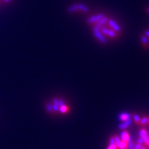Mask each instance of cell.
<instances>
[{
  "mask_svg": "<svg viewBox=\"0 0 149 149\" xmlns=\"http://www.w3.org/2000/svg\"><path fill=\"white\" fill-rule=\"evenodd\" d=\"M147 11H148V13H149V8H148V9H147Z\"/></svg>",
  "mask_w": 149,
  "mask_h": 149,
  "instance_id": "obj_32",
  "label": "cell"
},
{
  "mask_svg": "<svg viewBox=\"0 0 149 149\" xmlns=\"http://www.w3.org/2000/svg\"><path fill=\"white\" fill-rule=\"evenodd\" d=\"M145 34H146L147 36L149 37V31H146V32H145Z\"/></svg>",
  "mask_w": 149,
  "mask_h": 149,
  "instance_id": "obj_28",
  "label": "cell"
},
{
  "mask_svg": "<svg viewBox=\"0 0 149 149\" xmlns=\"http://www.w3.org/2000/svg\"><path fill=\"white\" fill-rule=\"evenodd\" d=\"M148 123V118H143L142 119H141V121H140V124L141 125H146Z\"/></svg>",
  "mask_w": 149,
  "mask_h": 149,
  "instance_id": "obj_15",
  "label": "cell"
},
{
  "mask_svg": "<svg viewBox=\"0 0 149 149\" xmlns=\"http://www.w3.org/2000/svg\"><path fill=\"white\" fill-rule=\"evenodd\" d=\"M94 35L97 39L101 42L102 43H103V44H106L107 43L106 39L102 35V34L100 32V31H95L94 32Z\"/></svg>",
  "mask_w": 149,
  "mask_h": 149,
  "instance_id": "obj_2",
  "label": "cell"
},
{
  "mask_svg": "<svg viewBox=\"0 0 149 149\" xmlns=\"http://www.w3.org/2000/svg\"><path fill=\"white\" fill-rule=\"evenodd\" d=\"M108 35L111 37H115L116 36V33L115 32V31H113V30H109L108 31Z\"/></svg>",
  "mask_w": 149,
  "mask_h": 149,
  "instance_id": "obj_16",
  "label": "cell"
},
{
  "mask_svg": "<svg viewBox=\"0 0 149 149\" xmlns=\"http://www.w3.org/2000/svg\"><path fill=\"white\" fill-rule=\"evenodd\" d=\"M131 122L132 121L130 119L125 120V121H124L123 123H121L120 124H119L118 125V127L119 129H121V130L126 129L129 127V125H130V124H131Z\"/></svg>",
  "mask_w": 149,
  "mask_h": 149,
  "instance_id": "obj_3",
  "label": "cell"
},
{
  "mask_svg": "<svg viewBox=\"0 0 149 149\" xmlns=\"http://www.w3.org/2000/svg\"><path fill=\"white\" fill-rule=\"evenodd\" d=\"M59 111L60 112H61L62 113H65L68 111V108L66 105L60 106L59 108Z\"/></svg>",
  "mask_w": 149,
  "mask_h": 149,
  "instance_id": "obj_12",
  "label": "cell"
},
{
  "mask_svg": "<svg viewBox=\"0 0 149 149\" xmlns=\"http://www.w3.org/2000/svg\"><path fill=\"white\" fill-rule=\"evenodd\" d=\"M95 26H96L99 30H101V29L102 28V26L101 25V24H100V23H98V22H96Z\"/></svg>",
  "mask_w": 149,
  "mask_h": 149,
  "instance_id": "obj_25",
  "label": "cell"
},
{
  "mask_svg": "<svg viewBox=\"0 0 149 149\" xmlns=\"http://www.w3.org/2000/svg\"><path fill=\"white\" fill-rule=\"evenodd\" d=\"M108 21V18L106 16H103L102 17L101 19L99 21V22H97L98 23H100V24H101V25H103V24H104L105 23Z\"/></svg>",
  "mask_w": 149,
  "mask_h": 149,
  "instance_id": "obj_13",
  "label": "cell"
},
{
  "mask_svg": "<svg viewBox=\"0 0 149 149\" xmlns=\"http://www.w3.org/2000/svg\"><path fill=\"white\" fill-rule=\"evenodd\" d=\"M116 145L115 143V139H114V136L111 137L109 139V146H114Z\"/></svg>",
  "mask_w": 149,
  "mask_h": 149,
  "instance_id": "obj_20",
  "label": "cell"
},
{
  "mask_svg": "<svg viewBox=\"0 0 149 149\" xmlns=\"http://www.w3.org/2000/svg\"><path fill=\"white\" fill-rule=\"evenodd\" d=\"M148 147H149V135H148Z\"/></svg>",
  "mask_w": 149,
  "mask_h": 149,
  "instance_id": "obj_30",
  "label": "cell"
},
{
  "mask_svg": "<svg viewBox=\"0 0 149 149\" xmlns=\"http://www.w3.org/2000/svg\"><path fill=\"white\" fill-rule=\"evenodd\" d=\"M128 147V143L127 142L121 141L119 149H127Z\"/></svg>",
  "mask_w": 149,
  "mask_h": 149,
  "instance_id": "obj_11",
  "label": "cell"
},
{
  "mask_svg": "<svg viewBox=\"0 0 149 149\" xmlns=\"http://www.w3.org/2000/svg\"><path fill=\"white\" fill-rule=\"evenodd\" d=\"M58 104H59V106H60V107L65 105V101H64L63 100H60L58 101Z\"/></svg>",
  "mask_w": 149,
  "mask_h": 149,
  "instance_id": "obj_24",
  "label": "cell"
},
{
  "mask_svg": "<svg viewBox=\"0 0 149 149\" xmlns=\"http://www.w3.org/2000/svg\"><path fill=\"white\" fill-rule=\"evenodd\" d=\"M88 23H94L96 22V19H95V16H92L91 17H90L87 20Z\"/></svg>",
  "mask_w": 149,
  "mask_h": 149,
  "instance_id": "obj_18",
  "label": "cell"
},
{
  "mask_svg": "<svg viewBox=\"0 0 149 149\" xmlns=\"http://www.w3.org/2000/svg\"><path fill=\"white\" fill-rule=\"evenodd\" d=\"M101 31H102V33H103L104 35H108L109 29H107V28H102Z\"/></svg>",
  "mask_w": 149,
  "mask_h": 149,
  "instance_id": "obj_21",
  "label": "cell"
},
{
  "mask_svg": "<svg viewBox=\"0 0 149 149\" xmlns=\"http://www.w3.org/2000/svg\"><path fill=\"white\" fill-rule=\"evenodd\" d=\"M141 149H147V148H146V147L142 146V147H141Z\"/></svg>",
  "mask_w": 149,
  "mask_h": 149,
  "instance_id": "obj_29",
  "label": "cell"
},
{
  "mask_svg": "<svg viewBox=\"0 0 149 149\" xmlns=\"http://www.w3.org/2000/svg\"><path fill=\"white\" fill-rule=\"evenodd\" d=\"M141 40H142V43H143L144 45H147V44H148V40H147V37H146V36H142V37H141Z\"/></svg>",
  "mask_w": 149,
  "mask_h": 149,
  "instance_id": "obj_17",
  "label": "cell"
},
{
  "mask_svg": "<svg viewBox=\"0 0 149 149\" xmlns=\"http://www.w3.org/2000/svg\"><path fill=\"white\" fill-rule=\"evenodd\" d=\"M79 10L78 9V4H73V5L69 6L67 8V11L70 13H73L74 11H77Z\"/></svg>",
  "mask_w": 149,
  "mask_h": 149,
  "instance_id": "obj_7",
  "label": "cell"
},
{
  "mask_svg": "<svg viewBox=\"0 0 149 149\" xmlns=\"http://www.w3.org/2000/svg\"><path fill=\"white\" fill-rule=\"evenodd\" d=\"M59 104H58V101L57 99H54V104H53V108L55 111H58L59 110Z\"/></svg>",
  "mask_w": 149,
  "mask_h": 149,
  "instance_id": "obj_8",
  "label": "cell"
},
{
  "mask_svg": "<svg viewBox=\"0 0 149 149\" xmlns=\"http://www.w3.org/2000/svg\"><path fill=\"white\" fill-rule=\"evenodd\" d=\"M127 149H130V148H127Z\"/></svg>",
  "mask_w": 149,
  "mask_h": 149,
  "instance_id": "obj_33",
  "label": "cell"
},
{
  "mask_svg": "<svg viewBox=\"0 0 149 149\" xmlns=\"http://www.w3.org/2000/svg\"><path fill=\"white\" fill-rule=\"evenodd\" d=\"M137 143H140V144H141V145H143V144L144 143L143 140L141 137H139L138 138V139H137Z\"/></svg>",
  "mask_w": 149,
  "mask_h": 149,
  "instance_id": "obj_22",
  "label": "cell"
},
{
  "mask_svg": "<svg viewBox=\"0 0 149 149\" xmlns=\"http://www.w3.org/2000/svg\"><path fill=\"white\" fill-rule=\"evenodd\" d=\"M134 149H136V148H134Z\"/></svg>",
  "mask_w": 149,
  "mask_h": 149,
  "instance_id": "obj_34",
  "label": "cell"
},
{
  "mask_svg": "<svg viewBox=\"0 0 149 149\" xmlns=\"http://www.w3.org/2000/svg\"><path fill=\"white\" fill-rule=\"evenodd\" d=\"M129 134L127 130H124L122 133L120 134V140L122 141H125V142H128L129 137Z\"/></svg>",
  "mask_w": 149,
  "mask_h": 149,
  "instance_id": "obj_5",
  "label": "cell"
},
{
  "mask_svg": "<svg viewBox=\"0 0 149 149\" xmlns=\"http://www.w3.org/2000/svg\"><path fill=\"white\" fill-rule=\"evenodd\" d=\"M118 148L116 147V145H114V146H109L108 148V149H117Z\"/></svg>",
  "mask_w": 149,
  "mask_h": 149,
  "instance_id": "obj_27",
  "label": "cell"
},
{
  "mask_svg": "<svg viewBox=\"0 0 149 149\" xmlns=\"http://www.w3.org/2000/svg\"><path fill=\"white\" fill-rule=\"evenodd\" d=\"M133 118H134L135 122H136V124H140V121H141V118H140L138 114H134L133 115Z\"/></svg>",
  "mask_w": 149,
  "mask_h": 149,
  "instance_id": "obj_14",
  "label": "cell"
},
{
  "mask_svg": "<svg viewBox=\"0 0 149 149\" xmlns=\"http://www.w3.org/2000/svg\"><path fill=\"white\" fill-rule=\"evenodd\" d=\"M139 137H141L144 142V144H146L148 147V137L147 130L145 129H142L139 132Z\"/></svg>",
  "mask_w": 149,
  "mask_h": 149,
  "instance_id": "obj_1",
  "label": "cell"
},
{
  "mask_svg": "<svg viewBox=\"0 0 149 149\" xmlns=\"http://www.w3.org/2000/svg\"><path fill=\"white\" fill-rule=\"evenodd\" d=\"M114 139H115V143H116V146L118 148H119L120 144L121 142V140L120 139V137L118 136V135H116L114 136Z\"/></svg>",
  "mask_w": 149,
  "mask_h": 149,
  "instance_id": "obj_10",
  "label": "cell"
},
{
  "mask_svg": "<svg viewBox=\"0 0 149 149\" xmlns=\"http://www.w3.org/2000/svg\"><path fill=\"white\" fill-rule=\"evenodd\" d=\"M47 111L49 112H51L52 111V107L50 104H47Z\"/></svg>",
  "mask_w": 149,
  "mask_h": 149,
  "instance_id": "obj_26",
  "label": "cell"
},
{
  "mask_svg": "<svg viewBox=\"0 0 149 149\" xmlns=\"http://www.w3.org/2000/svg\"><path fill=\"white\" fill-rule=\"evenodd\" d=\"M108 23L110 25V26L113 27V29L115 31H116V32L120 31V26L114 21H113V19H108Z\"/></svg>",
  "mask_w": 149,
  "mask_h": 149,
  "instance_id": "obj_4",
  "label": "cell"
},
{
  "mask_svg": "<svg viewBox=\"0 0 149 149\" xmlns=\"http://www.w3.org/2000/svg\"><path fill=\"white\" fill-rule=\"evenodd\" d=\"M148 123H149V118H148Z\"/></svg>",
  "mask_w": 149,
  "mask_h": 149,
  "instance_id": "obj_31",
  "label": "cell"
},
{
  "mask_svg": "<svg viewBox=\"0 0 149 149\" xmlns=\"http://www.w3.org/2000/svg\"><path fill=\"white\" fill-rule=\"evenodd\" d=\"M119 119L120 120H122L124 122V121H125V120H127L130 119V116L129 114L124 113H122V114H120V116H119Z\"/></svg>",
  "mask_w": 149,
  "mask_h": 149,
  "instance_id": "obj_6",
  "label": "cell"
},
{
  "mask_svg": "<svg viewBox=\"0 0 149 149\" xmlns=\"http://www.w3.org/2000/svg\"><path fill=\"white\" fill-rule=\"evenodd\" d=\"M78 9H80V10H81L84 12H88L89 11L88 8L85 5H83L82 4H78Z\"/></svg>",
  "mask_w": 149,
  "mask_h": 149,
  "instance_id": "obj_9",
  "label": "cell"
},
{
  "mask_svg": "<svg viewBox=\"0 0 149 149\" xmlns=\"http://www.w3.org/2000/svg\"><path fill=\"white\" fill-rule=\"evenodd\" d=\"M142 146H143L141 145V144H140V143H136V144H135L134 148H136V149H141Z\"/></svg>",
  "mask_w": 149,
  "mask_h": 149,
  "instance_id": "obj_23",
  "label": "cell"
},
{
  "mask_svg": "<svg viewBox=\"0 0 149 149\" xmlns=\"http://www.w3.org/2000/svg\"><path fill=\"white\" fill-rule=\"evenodd\" d=\"M103 15L102 14H99V15H97L96 16H95V19H96V22H99V21L103 17Z\"/></svg>",
  "mask_w": 149,
  "mask_h": 149,
  "instance_id": "obj_19",
  "label": "cell"
}]
</instances>
